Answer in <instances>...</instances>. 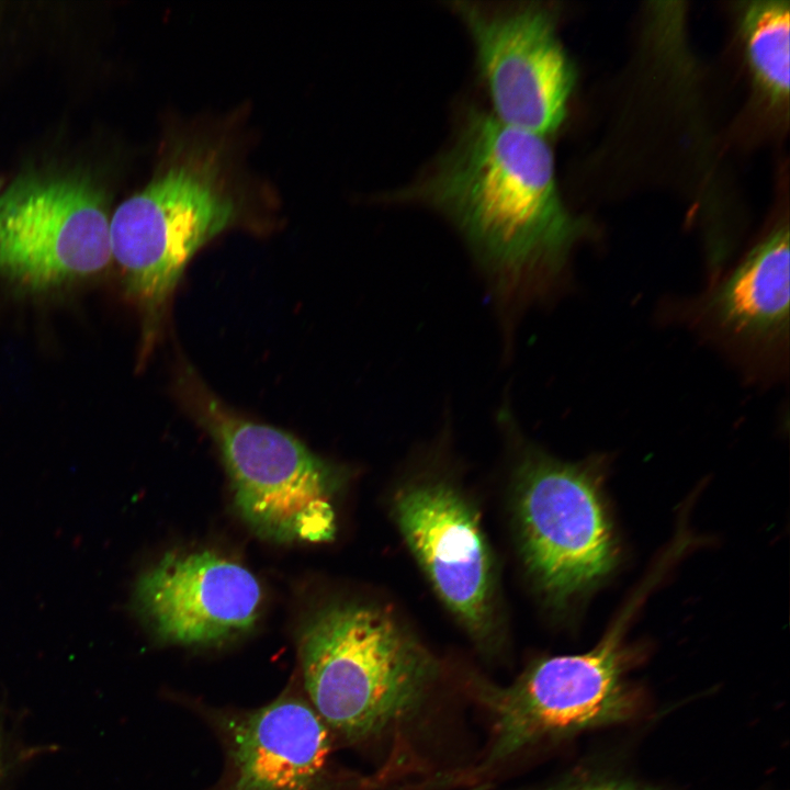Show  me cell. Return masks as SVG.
<instances>
[{
  "mask_svg": "<svg viewBox=\"0 0 790 790\" xmlns=\"http://www.w3.org/2000/svg\"><path fill=\"white\" fill-rule=\"evenodd\" d=\"M465 26L492 114L545 137L563 124L575 74L554 10L535 1H450Z\"/></svg>",
  "mask_w": 790,
  "mask_h": 790,
  "instance_id": "cell-8",
  "label": "cell"
},
{
  "mask_svg": "<svg viewBox=\"0 0 790 790\" xmlns=\"http://www.w3.org/2000/svg\"><path fill=\"white\" fill-rule=\"evenodd\" d=\"M177 392L219 450L237 510L259 535L319 543L336 532V467L292 435L249 420L223 403L190 366Z\"/></svg>",
  "mask_w": 790,
  "mask_h": 790,
  "instance_id": "cell-4",
  "label": "cell"
},
{
  "mask_svg": "<svg viewBox=\"0 0 790 790\" xmlns=\"http://www.w3.org/2000/svg\"><path fill=\"white\" fill-rule=\"evenodd\" d=\"M385 200L427 206L456 229L487 284L508 356L520 315L560 285L585 229L562 201L545 137L473 104L448 148Z\"/></svg>",
  "mask_w": 790,
  "mask_h": 790,
  "instance_id": "cell-1",
  "label": "cell"
},
{
  "mask_svg": "<svg viewBox=\"0 0 790 790\" xmlns=\"http://www.w3.org/2000/svg\"><path fill=\"white\" fill-rule=\"evenodd\" d=\"M789 2H751L742 14V35L754 78L774 102L789 95Z\"/></svg>",
  "mask_w": 790,
  "mask_h": 790,
  "instance_id": "cell-13",
  "label": "cell"
},
{
  "mask_svg": "<svg viewBox=\"0 0 790 790\" xmlns=\"http://www.w3.org/2000/svg\"><path fill=\"white\" fill-rule=\"evenodd\" d=\"M300 657L314 710L349 740L409 718L437 675L429 652L391 613L369 606L318 612L301 635Z\"/></svg>",
  "mask_w": 790,
  "mask_h": 790,
  "instance_id": "cell-3",
  "label": "cell"
},
{
  "mask_svg": "<svg viewBox=\"0 0 790 790\" xmlns=\"http://www.w3.org/2000/svg\"><path fill=\"white\" fill-rule=\"evenodd\" d=\"M470 790H487V786H478L476 788L470 789Z\"/></svg>",
  "mask_w": 790,
  "mask_h": 790,
  "instance_id": "cell-16",
  "label": "cell"
},
{
  "mask_svg": "<svg viewBox=\"0 0 790 790\" xmlns=\"http://www.w3.org/2000/svg\"><path fill=\"white\" fill-rule=\"evenodd\" d=\"M652 582L635 592L591 650L538 661L505 687L479 686L477 695L492 719L489 763L545 738L614 724L633 714L635 700L623 678V636Z\"/></svg>",
  "mask_w": 790,
  "mask_h": 790,
  "instance_id": "cell-5",
  "label": "cell"
},
{
  "mask_svg": "<svg viewBox=\"0 0 790 790\" xmlns=\"http://www.w3.org/2000/svg\"><path fill=\"white\" fill-rule=\"evenodd\" d=\"M789 229L779 225L711 291L713 328L740 349L780 351L789 337Z\"/></svg>",
  "mask_w": 790,
  "mask_h": 790,
  "instance_id": "cell-12",
  "label": "cell"
},
{
  "mask_svg": "<svg viewBox=\"0 0 790 790\" xmlns=\"http://www.w3.org/2000/svg\"><path fill=\"white\" fill-rule=\"evenodd\" d=\"M519 483L521 549L538 586L557 605L596 587L618 556L597 473L530 449Z\"/></svg>",
  "mask_w": 790,
  "mask_h": 790,
  "instance_id": "cell-7",
  "label": "cell"
},
{
  "mask_svg": "<svg viewBox=\"0 0 790 790\" xmlns=\"http://www.w3.org/2000/svg\"><path fill=\"white\" fill-rule=\"evenodd\" d=\"M618 790H652V789L637 788V787L631 786V785L619 783Z\"/></svg>",
  "mask_w": 790,
  "mask_h": 790,
  "instance_id": "cell-15",
  "label": "cell"
},
{
  "mask_svg": "<svg viewBox=\"0 0 790 790\" xmlns=\"http://www.w3.org/2000/svg\"><path fill=\"white\" fill-rule=\"evenodd\" d=\"M239 214L227 151L208 140L174 146L151 180L115 208L112 259L140 308L148 345L190 260Z\"/></svg>",
  "mask_w": 790,
  "mask_h": 790,
  "instance_id": "cell-2",
  "label": "cell"
},
{
  "mask_svg": "<svg viewBox=\"0 0 790 790\" xmlns=\"http://www.w3.org/2000/svg\"><path fill=\"white\" fill-rule=\"evenodd\" d=\"M619 783L599 780H580L564 783L551 790H618Z\"/></svg>",
  "mask_w": 790,
  "mask_h": 790,
  "instance_id": "cell-14",
  "label": "cell"
},
{
  "mask_svg": "<svg viewBox=\"0 0 790 790\" xmlns=\"http://www.w3.org/2000/svg\"><path fill=\"white\" fill-rule=\"evenodd\" d=\"M0 187H1V184H0Z\"/></svg>",
  "mask_w": 790,
  "mask_h": 790,
  "instance_id": "cell-17",
  "label": "cell"
},
{
  "mask_svg": "<svg viewBox=\"0 0 790 790\" xmlns=\"http://www.w3.org/2000/svg\"><path fill=\"white\" fill-rule=\"evenodd\" d=\"M104 190L76 172H34L0 193V273L34 292L103 271L112 260Z\"/></svg>",
  "mask_w": 790,
  "mask_h": 790,
  "instance_id": "cell-6",
  "label": "cell"
},
{
  "mask_svg": "<svg viewBox=\"0 0 790 790\" xmlns=\"http://www.w3.org/2000/svg\"><path fill=\"white\" fill-rule=\"evenodd\" d=\"M399 529L440 599L476 637L490 633L493 577L478 518L450 486L413 485L395 498Z\"/></svg>",
  "mask_w": 790,
  "mask_h": 790,
  "instance_id": "cell-10",
  "label": "cell"
},
{
  "mask_svg": "<svg viewBox=\"0 0 790 790\" xmlns=\"http://www.w3.org/2000/svg\"><path fill=\"white\" fill-rule=\"evenodd\" d=\"M229 748L228 790H309L323 774L330 744L314 708L283 697L234 721Z\"/></svg>",
  "mask_w": 790,
  "mask_h": 790,
  "instance_id": "cell-11",
  "label": "cell"
},
{
  "mask_svg": "<svg viewBox=\"0 0 790 790\" xmlns=\"http://www.w3.org/2000/svg\"><path fill=\"white\" fill-rule=\"evenodd\" d=\"M261 587L242 565L210 551L167 553L136 583L134 609L166 642L211 644L248 631Z\"/></svg>",
  "mask_w": 790,
  "mask_h": 790,
  "instance_id": "cell-9",
  "label": "cell"
}]
</instances>
